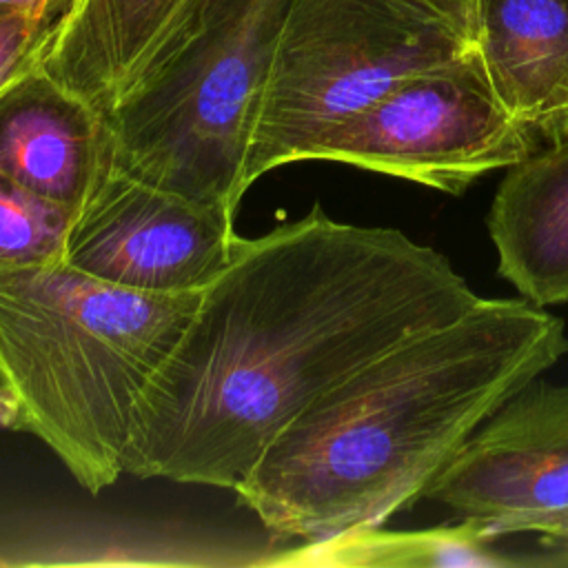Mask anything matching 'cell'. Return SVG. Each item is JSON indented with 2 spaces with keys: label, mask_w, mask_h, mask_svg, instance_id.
Here are the masks:
<instances>
[{
  "label": "cell",
  "mask_w": 568,
  "mask_h": 568,
  "mask_svg": "<svg viewBox=\"0 0 568 568\" xmlns=\"http://www.w3.org/2000/svg\"><path fill=\"white\" fill-rule=\"evenodd\" d=\"M477 300L433 246L320 204L240 237L140 402L126 473L233 490L320 395Z\"/></svg>",
  "instance_id": "obj_1"
},
{
  "label": "cell",
  "mask_w": 568,
  "mask_h": 568,
  "mask_svg": "<svg viewBox=\"0 0 568 568\" xmlns=\"http://www.w3.org/2000/svg\"><path fill=\"white\" fill-rule=\"evenodd\" d=\"M566 353L561 317L526 297H479L320 395L233 490L277 539L317 544L382 526Z\"/></svg>",
  "instance_id": "obj_2"
},
{
  "label": "cell",
  "mask_w": 568,
  "mask_h": 568,
  "mask_svg": "<svg viewBox=\"0 0 568 568\" xmlns=\"http://www.w3.org/2000/svg\"><path fill=\"white\" fill-rule=\"evenodd\" d=\"M197 302L64 262L0 271V428L38 437L89 493L113 486L140 402Z\"/></svg>",
  "instance_id": "obj_3"
},
{
  "label": "cell",
  "mask_w": 568,
  "mask_h": 568,
  "mask_svg": "<svg viewBox=\"0 0 568 568\" xmlns=\"http://www.w3.org/2000/svg\"><path fill=\"white\" fill-rule=\"evenodd\" d=\"M293 0H211L197 33L106 120L113 164L237 211L262 91Z\"/></svg>",
  "instance_id": "obj_4"
},
{
  "label": "cell",
  "mask_w": 568,
  "mask_h": 568,
  "mask_svg": "<svg viewBox=\"0 0 568 568\" xmlns=\"http://www.w3.org/2000/svg\"><path fill=\"white\" fill-rule=\"evenodd\" d=\"M470 51V38L422 0H293L262 91L246 186L306 160L324 133L404 80Z\"/></svg>",
  "instance_id": "obj_5"
},
{
  "label": "cell",
  "mask_w": 568,
  "mask_h": 568,
  "mask_svg": "<svg viewBox=\"0 0 568 568\" xmlns=\"http://www.w3.org/2000/svg\"><path fill=\"white\" fill-rule=\"evenodd\" d=\"M537 151L495 95L475 51L422 71L324 133L306 160L353 164L462 195Z\"/></svg>",
  "instance_id": "obj_6"
},
{
  "label": "cell",
  "mask_w": 568,
  "mask_h": 568,
  "mask_svg": "<svg viewBox=\"0 0 568 568\" xmlns=\"http://www.w3.org/2000/svg\"><path fill=\"white\" fill-rule=\"evenodd\" d=\"M235 213L142 182L115 164L75 213L64 264L144 293H202L231 262Z\"/></svg>",
  "instance_id": "obj_7"
},
{
  "label": "cell",
  "mask_w": 568,
  "mask_h": 568,
  "mask_svg": "<svg viewBox=\"0 0 568 568\" xmlns=\"http://www.w3.org/2000/svg\"><path fill=\"white\" fill-rule=\"evenodd\" d=\"M422 499L481 519L493 537L568 510V384L532 379L506 399Z\"/></svg>",
  "instance_id": "obj_8"
},
{
  "label": "cell",
  "mask_w": 568,
  "mask_h": 568,
  "mask_svg": "<svg viewBox=\"0 0 568 568\" xmlns=\"http://www.w3.org/2000/svg\"><path fill=\"white\" fill-rule=\"evenodd\" d=\"M211 0H84L53 29L40 69L106 118L197 33Z\"/></svg>",
  "instance_id": "obj_9"
},
{
  "label": "cell",
  "mask_w": 568,
  "mask_h": 568,
  "mask_svg": "<svg viewBox=\"0 0 568 568\" xmlns=\"http://www.w3.org/2000/svg\"><path fill=\"white\" fill-rule=\"evenodd\" d=\"M111 166L106 115L40 67L0 91V173L78 213Z\"/></svg>",
  "instance_id": "obj_10"
},
{
  "label": "cell",
  "mask_w": 568,
  "mask_h": 568,
  "mask_svg": "<svg viewBox=\"0 0 568 568\" xmlns=\"http://www.w3.org/2000/svg\"><path fill=\"white\" fill-rule=\"evenodd\" d=\"M470 42L537 149L568 138V0H475Z\"/></svg>",
  "instance_id": "obj_11"
},
{
  "label": "cell",
  "mask_w": 568,
  "mask_h": 568,
  "mask_svg": "<svg viewBox=\"0 0 568 568\" xmlns=\"http://www.w3.org/2000/svg\"><path fill=\"white\" fill-rule=\"evenodd\" d=\"M486 226L497 271L521 297L568 302V138L506 169Z\"/></svg>",
  "instance_id": "obj_12"
},
{
  "label": "cell",
  "mask_w": 568,
  "mask_h": 568,
  "mask_svg": "<svg viewBox=\"0 0 568 568\" xmlns=\"http://www.w3.org/2000/svg\"><path fill=\"white\" fill-rule=\"evenodd\" d=\"M280 564L304 566H371V568H515L530 557H515L497 546L481 519L464 517L419 530H384L364 526L337 537L302 544Z\"/></svg>",
  "instance_id": "obj_13"
},
{
  "label": "cell",
  "mask_w": 568,
  "mask_h": 568,
  "mask_svg": "<svg viewBox=\"0 0 568 568\" xmlns=\"http://www.w3.org/2000/svg\"><path fill=\"white\" fill-rule=\"evenodd\" d=\"M75 211L0 173V271L64 262Z\"/></svg>",
  "instance_id": "obj_14"
},
{
  "label": "cell",
  "mask_w": 568,
  "mask_h": 568,
  "mask_svg": "<svg viewBox=\"0 0 568 568\" xmlns=\"http://www.w3.org/2000/svg\"><path fill=\"white\" fill-rule=\"evenodd\" d=\"M58 18L27 11L0 13V91L24 71L40 64Z\"/></svg>",
  "instance_id": "obj_15"
},
{
  "label": "cell",
  "mask_w": 568,
  "mask_h": 568,
  "mask_svg": "<svg viewBox=\"0 0 568 568\" xmlns=\"http://www.w3.org/2000/svg\"><path fill=\"white\" fill-rule=\"evenodd\" d=\"M508 535H535L539 552L530 566H568V510L515 524Z\"/></svg>",
  "instance_id": "obj_16"
},
{
  "label": "cell",
  "mask_w": 568,
  "mask_h": 568,
  "mask_svg": "<svg viewBox=\"0 0 568 568\" xmlns=\"http://www.w3.org/2000/svg\"><path fill=\"white\" fill-rule=\"evenodd\" d=\"M73 0H0V13H11V11H27L33 16H51V18H62Z\"/></svg>",
  "instance_id": "obj_17"
},
{
  "label": "cell",
  "mask_w": 568,
  "mask_h": 568,
  "mask_svg": "<svg viewBox=\"0 0 568 568\" xmlns=\"http://www.w3.org/2000/svg\"><path fill=\"white\" fill-rule=\"evenodd\" d=\"M444 18L455 22L468 38H470V22H473V2L475 0H422Z\"/></svg>",
  "instance_id": "obj_18"
},
{
  "label": "cell",
  "mask_w": 568,
  "mask_h": 568,
  "mask_svg": "<svg viewBox=\"0 0 568 568\" xmlns=\"http://www.w3.org/2000/svg\"><path fill=\"white\" fill-rule=\"evenodd\" d=\"M82 2H84V0H73V4H71V7H69V9H73V7H78V4H82Z\"/></svg>",
  "instance_id": "obj_19"
}]
</instances>
